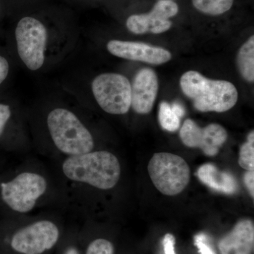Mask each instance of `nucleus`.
Masks as SVG:
<instances>
[{
    "label": "nucleus",
    "mask_w": 254,
    "mask_h": 254,
    "mask_svg": "<svg viewBox=\"0 0 254 254\" xmlns=\"http://www.w3.org/2000/svg\"><path fill=\"white\" fill-rule=\"evenodd\" d=\"M197 176L206 186L220 193L233 194L238 190L235 177L227 172H220L213 164L202 165L197 172Z\"/></svg>",
    "instance_id": "nucleus-14"
},
{
    "label": "nucleus",
    "mask_w": 254,
    "mask_h": 254,
    "mask_svg": "<svg viewBox=\"0 0 254 254\" xmlns=\"http://www.w3.org/2000/svg\"><path fill=\"white\" fill-rule=\"evenodd\" d=\"M237 65L241 76L246 81H254V36L241 47L237 56Z\"/></svg>",
    "instance_id": "nucleus-15"
},
{
    "label": "nucleus",
    "mask_w": 254,
    "mask_h": 254,
    "mask_svg": "<svg viewBox=\"0 0 254 254\" xmlns=\"http://www.w3.org/2000/svg\"><path fill=\"white\" fill-rule=\"evenodd\" d=\"M246 187L250 191L251 196L254 197V170L247 171L244 177Z\"/></svg>",
    "instance_id": "nucleus-24"
},
{
    "label": "nucleus",
    "mask_w": 254,
    "mask_h": 254,
    "mask_svg": "<svg viewBox=\"0 0 254 254\" xmlns=\"http://www.w3.org/2000/svg\"><path fill=\"white\" fill-rule=\"evenodd\" d=\"M171 106L172 110L174 113L176 114L177 116L180 119L183 118L185 115V108L178 102H174L173 104L170 105Z\"/></svg>",
    "instance_id": "nucleus-25"
},
{
    "label": "nucleus",
    "mask_w": 254,
    "mask_h": 254,
    "mask_svg": "<svg viewBox=\"0 0 254 254\" xmlns=\"http://www.w3.org/2000/svg\"><path fill=\"white\" fill-rule=\"evenodd\" d=\"M184 94L202 113H224L232 109L238 100V91L231 82L205 77L195 71H189L180 78Z\"/></svg>",
    "instance_id": "nucleus-2"
},
{
    "label": "nucleus",
    "mask_w": 254,
    "mask_h": 254,
    "mask_svg": "<svg viewBox=\"0 0 254 254\" xmlns=\"http://www.w3.org/2000/svg\"><path fill=\"white\" fill-rule=\"evenodd\" d=\"M47 124L53 143L62 153L73 156L93 150L94 140L91 132L73 112L55 108L48 114Z\"/></svg>",
    "instance_id": "nucleus-3"
},
{
    "label": "nucleus",
    "mask_w": 254,
    "mask_h": 254,
    "mask_svg": "<svg viewBox=\"0 0 254 254\" xmlns=\"http://www.w3.org/2000/svg\"><path fill=\"white\" fill-rule=\"evenodd\" d=\"M158 118L160 126L164 130L174 132L180 128L181 119L174 113L171 106L167 102H162L160 103Z\"/></svg>",
    "instance_id": "nucleus-17"
},
{
    "label": "nucleus",
    "mask_w": 254,
    "mask_h": 254,
    "mask_svg": "<svg viewBox=\"0 0 254 254\" xmlns=\"http://www.w3.org/2000/svg\"><path fill=\"white\" fill-rule=\"evenodd\" d=\"M15 41L18 56L28 69L36 71L44 66L48 41L44 23L33 16L21 18L15 29Z\"/></svg>",
    "instance_id": "nucleus-4"
},
{
    "label": "nucleus",
    "mask_w": 254,
    "mask_h": 254,
    "mask_svg": "<svg viewBox=\"0 0 254 254\" xmlns=\"http://www.w3.org/2000/svg\"><path fill=\"white\" fill-rule=\"evenodd\" d=\"M46 179L38 174L23 173L1 185L3 200L10 208L26 213L34 208L37 200L47 190Z\"/></svg>",
    "instance_id": "nucleus-7"
},
{
    "label": "nucleus",
    "mask_w": 254,
    "mask_h": 254,
    "mask_svg": "<svg viewBox=\"0 0 254 254\" xmlns=\"http://www.w3.org/2000/svg\"><path fill=\"white\" fill-rule=\"evenodd\" d=\"M173 1H174V0H173Z\"/></svg>",
    "instance_id": "nucleus-27"
},
{
    "label": "nucleus",
    "mask_w": 254,
    "mask_h": 254,
    "mask_svg": "<svg viewBox=\"0 0 254 254\" xmlns=\"http://www.w3.org/2000/svg\"><path fill=\"white\" fill-rule=\"evenodd\" d=\"M159 84L156 73L143 68L136 73L131 84V108L136 113L145 115L153 109Z\"/></svg>",
    "instance_id": "nucleus-12"
},
{
    "label": "nucleus",
    "mask_w": 254,
    "mask_h": 254,
    "mask_svg": "<svg viewBox=\"0 0 254 254\" xmlns=\"http://www.w3.org/2000/svg\"><path fill=\"white\" fill-rule=\"evenodd\" d=\"M148 171L155 188L164 195L179 194L190 183L188 164L173 153H155L148 163Z\"/></svg>",
    "instance_id": "nucleus-5"
},
{
    "label": "nucleus",
    "mask_w": 254,
    "mask_h": 254,
    "mask_svg": "<svg viewBox=\"0 0 254 254\" xmlns=\"http://www.w3.org/2000/svg\"><path fill=\"white\" fill-rule=\"evenodd\" d=\"M195 9L210 16L225 14L232 9L235 0H191Z\"/></svg>",
    "instance_id": "nucleus-16"
},
{
    "label": "nucleus",
    "mask_w": 254,
    "mask_h": 254,
    "mask_svg": "<svg viewBox=\"0 0 254 254\" xmlns=\"http://www.w3.org/2000/svg\"><path fill=\"white\" fill-rule=\"evenodd\" d=\"M239 164L247 171L254 170V131L247 136V141L241 146Z\"/></svg>",
    "instance_id": "nucleus-18"
},
{
    "label": "nucleus",
    "mask_w": 254,
    "mask_h": 254,
    "mask_svg": "<svg viewBox=\"0 0 254 254\" xmlns=\"http://www.w3.org/2000/svg\"><path fill=\"white\" fill-rule=\"evenodd\" d=\"M179 9L178 4L173 0H158L149 12L128 16L127 29L136 35L163 33L171 28L173 23L170 18L176 16Z\"/></svg>",
    "instance_id": "nucleus-9"
},
{
    "label": "nucleus",
    "mask_w": 254,
    "mask_h": 254,
    "mask_svg": "<svg viewBox=\"0 0 254 254\" xmlns=\"http://www.w3.org/2000/svg\"><path fill=\"white\" fill-rule=\"evenodd\" d=\"M64 254H78L77 250L74 248H70L65 252Z\"/></svg>",
    "instance_id": "nucleus-26"
},
{
    "label": "nucleus",
    "mask_w": 254,
    "mask_h": 254,
    "mask_svg": "<svg viewBox=\"0 0 254 254\" xmlns=\"http://www.w3.org/2000/svg\"><path fill=\"white\" fill-rule=\"evenodd\" d=\"M254 245L253 222L242 220L220 241L218 247L221 254H252Z\"/></svg>",
    "instance_id": "nucleus-13"
},
{
    "label": "nucleus",
    "mask_w": 254,
    "mask_h": 254,
    "mask_svg": "<svg viewBox=\"0 0 254 254\" xmlns=\"http://www.w3.org/2000/svg\"><path fill=\"white\" fill-rule=\"evenodd\" d=\"M11 116V110L9 105L0 103V136L2 134Z\"/></svg>",
    "instance_id": "nucleus-21"
},
{
    "label": "nucleus",
    "mask_w": 254,
    "mask_h": 254,
    "mask_svg": "<svg viewBox=\"0 0 254 254\" xmlns=\"http://www.w3.org/2000/svg\"><path fill=\"white\" fill-rule=\"evenodd\" d=\"M63 171L68 180L108 190L118 183L121 166L115 155L100 150L68 157L64 162Z\"/></svg>",
    "instance_id": "nucleus-1"
},
{
    "label": "nucleus",
    "mask_w": 254,
    "mask_h": 254,
    "mask_svg": "<svg viewBox=\"0 0 254 254\" xmlns=\"http://www.w3.org/2000/svg\"><path fill=\"white\" fill-rule=\"evenodd\" d=\"M9 72V64L8 60L0 55V85L4 83Z\"/></svg>",
    "instance_id": "nucleus-23"
},
{
    "label": "nucleus",
    "mask_w": 254,
    "mask_h": 254,
    "mask_svg": "<svg viewBox=\"0 0 254 254\" xmlns=\"http://www.w3.org/2000/svg\"><path fill=\"white\" fill-rule=\"evenodd\" d=\"M113 244L105 239H98L92 242L87 249L86 254H113Z\"/></svg>",
    "instance_id": "nucleus-19"
},
{
    "label": "nucleus",
    "mask_w": 254,
    "mask_h": 254,
    "mask_svg": "<svg viewBox=\"0 0 254 254\" xmlns=\"http://www.w3.org/2000/svg\"><path fill=\"white\" fill-rule=\"evenodd\" d=\"M182 143L190 148H198L208 156H215L227 141L226 129L218 124L201 128L190 119L186 120L180 131Z\"/></svg>",
    "instance_id": "nucleus-10"
},
{
    "label": "nucleus",
    "mask_w": 254,
    "mask_h": 254,
    "mask_svg": "<svg viewBox=\"0 0 254 254\" xmlns=\"http://www.w3.org/2000/svg\"><path fill=\"white\" fill-rule=\"evenodd\" d=\"M59 229L53 222L41 220L20 230L13 236L11 247L23 254H41L59 240Z\"/></svg>",
    "instance_id": "nucleus-8"
},
{
    "label": "nucleus",
    "mask_w": 254,
    "mask_h": 254,
    "mask_svg": "<svg viewBox=\"0 0 254 254\" xmlns=\"http://www.w3.org/2000/svg\"><path fill=\"white\" fill-rule=\"evenodd\" d=\"M175 238L171 234H167L164 237L163 246L165 254H176L175 250Z\"/></svg>",
    "instance_id": "nucleus-22"
},
{
    "label": "nucleus",
    "mask_w": 254,
    "mask_h": 254,
    "mask_svg": "<svg viewBox=\"0 0 254 254\" xmlns=\"http://www.w3.org/2000/svg\"><path fill=\"white\" fill-rule=\"evenodd\" d=\"M194 244L200 254H216L209 245L208 237L203 233H200L194 237Z\"/></svg>",
    "instance_id": "nucleus-20"
},
{
    "label": "nucleus",
    "mask_w": 254,
    "mask_h": 254,
    "mask_svg": "<svg viewBox=\"0 0 254 254\" xmlns=\"http://www.w3.org/2000/svg\"><path fill=\"white\" fill-rule=\"evenodd\" d=\"M91 90L97 103L107 113L125 115L131 106V84L121 73H103L93 80Z\"/></svg>",
    "instance_id": "nucleus-6"
},
{
    "label": "nucleus",
    "mask_w": 254,
    "mask_h": 254,
    "mask_svg": "<svg viewBox=\"0 0 254 254\" xmlns=\"http://www.w3.org/2000/svg\"><path fill=\"white\" fill-rule=\"evenodd\" d=\"M107 50L118 58L150 64H163L172 59L168 50L141 42L112 40L107 44Z\"/></svg>",
    "instance_id": "nucleus-11"
}]
</instances>
